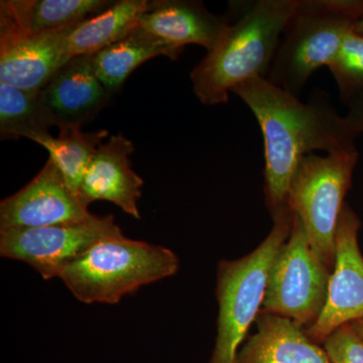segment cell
<instances>
[{"label":"cell","instance_id":"cell-24","mask_svg":"<svg viewBox=\"0 0 363 363\" xmlns=\"http://www.w3.org/2000/svg\"><path fill=\"white\" fill-rule=\"evenodd\" d=\"M351 327L357 332L358 335L363 339V318L362 319L357 320V321L351 323Z\"/></svg>","mask_w":363,"mask_h":363},{"label":"cell","instance_id":"cell-2","mask_svg":"<svg viewBox=\"0 0 363 363\" xmlns=\"http://www.w3.org/2000/svg\"><path fill=\"white\" fill-rule=\"evenodd\" d=\"M298 0L230 4L233 21L220 40L193 68L190 80L202 104H225L229 93L255 78H267L284 28Z\"/></svg>","mask_w":363,"mask_h":363},{"label":"cell","instance_id":"cell-22","mask_svg":"<svg viewBox=\"0 0 363 363\" xmlns=\"http://www.w3.org/2000/svg\"><path fill=\"white\" fill-rule=\"evenodd\" d=\"M323 344L331 363H363V339L350 324L334 331Z\"/></svg>","mask_w":363,"mask_h":363},{"label":"cell","instance_id":"cell-23","mask_svg":"<svg viewBox=\"0 0 363 363\" xmlns=\"http://www.w3.org/2000/svg\"><path fill=\"white\" fill-rule=\"evenodd\" d=\"M346 101L350 106V114L346 116V119L355 133L363 131V88L348 98Z\"/></svg>","mask_w":363,"mask_h":363},{"label":"cell","instance_id":"cell-6","mask_svg":"<svg viewBox=\"0 0 363 363\" xmlns=\"http://www.w3.org/2000/svg\"><path fill=\"white\" fill-rule=\"evenodd\" d=\"M357 160L355 147L308 155L298 164L289 189V209L302 222L313 250L331 272L339 218Z\"/></svg>","mask_w":363,"mask_h":363},{"label":"cell","instance_id":"cell-3","mask_svg":"<svg viewBox=\"0 0 363 363\" xmlns=\"http://www.w3.org/2000/svg\"><path fill=\"white\" fill-rule=\"evenodd\" d=\"M362 20L359 0H298L267 79L300 98L315 72L333 63L346 35Z\"/></svg>","mask_w":363,"mask_h":363},{"label":"cell","instance_id":"cell-17","mask_svg":"<svg viewBox=\"0 0 363 363\" xmlns=\"http://www.w3.org/2000/svg\"><path fill=\"white\" fill-rule=\"evenodd\" d=\"M154 1L119 0L101 13L81 21L71 28L65 39L66 59L93 56L125 38L140 25L143 16Z\"/></svg>","mask_w":363,"mask_h":363},{"label":"cell","instance_id":"cell-11","mask_svg":"<svg viewBox=\"0 0 363 363\" xmlns=\"http://www.w3.org/2000/svg\"><path fill=\"white\" fill-rule=\"evenodd\" d=\"M92 56L69 60L40 90L49 126L80 128L97 116L111 97L93 70Z\"/></svg>","mask_w":363,"mask_h":363},{"label":"cell","instance_id":"cell-21","mask_svg":"<svg viewBox=\"0 0 363 363\" xmlns=\"http://www.w3.org/2000/svg\"><path fill=\"white\" fill-rule=\"evenodd\" d=\"M344 101L363 88V35L354 28L346 35L340 52L328 67Z\"/></svg>","mask_w":363,"mask_h":363},{"label":"cell","instance_id":"cell-18","mask_svg":"<svg viewBox=\"0 0 363 363\" xmlns=\"http://www.w3.org/2000/svg\"><path fill=\"white\" fill-rule=\"evenodd\" d=\"M181 52L145 32L140 26L125 38L93 55V70L111 94L123 87L138 66L157 56L177 60Z\"/></svg>","mask_w":363,"mask_h":363},{"label":"cell","instance_id":"cell-10","mask_svg":"<svg viewBox=\"0 0 363 363\" xmlns=\"http://www.w3.org/2000/svg\"><path fill=\"white\" fill-rule=\"evenodd\" d=\"M90 215L49 159L30 183L0 202V233L79 223Z\"/></svg>","mask_w":363,"mask_h":363},{"label":"cell","instance_id":"cell-15","mask_svg":"<svg viewBox=\"0 0 363 363\" xmlns=\"http://www.w3.org/2000/svg\"><path fill=\"white\" fill-rule=\"evenodd\" d=\"M257 328L236 363H331L324 348L293 320L260 311Z\"/></svg>","mask_w":363,"mask_h":363},{"label":"cell","instance_id":"cell-14","mask_svg":"<svg viewBox=\"0 0 363 363\" xmlns=\"http://www.w3.org/2000/svg\"><path fill=\"white\" fill-rule=\"evenodd\" d=\"M229 25V18L208 11L201 1L159 0L143 16L140 28L176 51L188 45L211 51Z\"/></svg>","mask_w":363,"mask_h":363},{"label":"cell","instance_id":"cell-12","mask_svg":"<svg viewBox=\"0 0 363 363\" xmlns=\"http://www.w3.org/2000/svg\"><path fill=\"white\" fill-rule=\"evenodd\" d=\"M74 26L42 33L0 28V82L21 89H42L68 62L64 45Z\"/></svg>","mask_w":363,"mask_h":363},{"label":"cell","instance_id":"cell-5","mask_svg":"<svg viewBox=\"0 0 363 363\" xmlns=\"http://www.w3.org/2000/svg\"><path fill=\"white\" fill-rule=\"evenodd\" d=\"M293 217L290 209L277 214L271 233L257 250L240 259L219 262L218 329L210 363H236L238 348L262 310L272 262L290 236Z\"/></svg>","mask_w":363,"mask_h":363},{"label":"cell","instance_id":"cell-4","mask_svg":"<svg viewBox=\"0 0 363 363\" xmlns=\"http://www.w3.org/2000/svg\"><path fill=\"white\" fill-rule=\"evenodd\" d=\"M179 267L180 260L169 248L123 234L98 242L60 279L84 304L116 305L143 286L174 276Z\"/></svg>","mask_w":363,"mask_h":363},{"label":"cell","instance_id":"cell-19","mask_svg":"<svg viewBox=\"0 0 363 363\" xmlns=\"http://www.w3.org/2000/svg\"><path fill=\"white\" fill-rule=\"evenodd\" d=\"M108 135L107 130L84 133L80 128H71L60 130L58 138L45 130L30 133L26 138L39 143L49 152L50 160L63 174L73 192L78 195L91 159Z\"/></svg>","mask_w":363,"mask_h":363},{"label":"cell","instance_id":"cell-16","mask_svg":"<svg viewBox=\"0 0 363 363\" xmlns=\"http://www.w3.org/2000/svg\"><path fill=\"white\" fill-rule=\"evenodd\" d=\"M108 0H2L0 28L25 33L52 32L108 9Z\"/></svg>","mask_w":363,"mask_h":363},{"label":"cell","instance_id":"cell-13","mask_svg":"<svg viewBox=\"0 0 363 363\" xmlns=\"http://www.w3.org/2000/svg\"><path fill=\"white\" fill-rule=\"evenodd\" d=\"M133 152L135 145L123 133L111 135L99 145L79 189V199L86 208L95 201L111 202L133 218H142L138 201L143 180L131 168Z\"/></svg>","mask_w":363,"mask_h":363},{"label":"cell","instance_id":"cell-7","mask_svg":"<svg viewBox=\"0 0 363 363\" xmlns=\"http://www.w3.org/2000/svg\"><path fill=\"white\" fill-rule=\"evenodd\" d=\"M293 215L292 230L272 262L260 311L288 318L308 329L323 311L332 272Z\"/></svg>","mask_w":363,"mask_h":363},{"label":"cell","instance_id":"cell-8","mask_svg":"<svg viewBox=\"0 0 363 363\" xmlns=\"http://www.w3.org/2000/svg\"><path fill=\"white\" fill-rule=\"evenodd\" d=\"M123 235L112 214H91L86 220L0 233V255L32 267L48 281L106 238Z\"/></svg>","mask_w":363,"mask_h":363},{"label":"cell","instance_id":"cell-25","mask_svg":"<svg viewBox=\"0 0 363 363\" xmlns=\"http://www.w3.org/2000/svg\"><path fill=\"white\" fill-rule=\"evenodd\" d=\"M354 30L359 33V35H363V20L358 21L357 25H355Z\"/></svg>","mask_w":363,"mask_h":363},{"label":"cell","instance_id":"cell-1","mask_svg":"<svg viewBox=\"0 0 363 363\" xmlns=\"http://www.w3.org/2000/svg\"><path fill=\"white\" fill-rule=\"evenodd\" d=\"M252 112L262 131L264 150V197L272 218L286 205L298 164L308 155L355 147L354 130L333 106L329 93L317 90L307 102L255 78L234 88Z\"/></svg>","mask_w":363,"mask_h":363},{"label":"cell","instance_id":"cell-20","mask_svg":"<svg viewBox=\"0 0 363 363\" xmlns=\"http://www.w3.org/2000/svg\"><path fill=\"white\" fill-rule=\"evenodd\" d=\"M40 90H26L0 82V135L18 140L50 128L40 104Z\"/></svg>","mask_w":363,"mask_h":363},{"label":"cell","instance_id":"cell-9","mask_svg":"<svg viewBox=\"0 0 363 363\" xmlns=\"http://www.w3.org/2000/svg\"><path fill=\"white\" fill-rule=\"evenodd\" d=\"M360 221L344 205L335 238V264L331 272L323 311L305 329L308 336L324 343L334 331L363 318V257L358 247Z\"/></svg>","mask_w":363,"mask_h":363}]
</instances>
